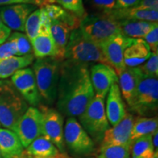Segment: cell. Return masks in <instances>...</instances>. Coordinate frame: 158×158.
Here are the masks:
<instances>
[{"mask_svg":"<svg viewBox=\"0 0 158 158\" xmlns=\"http://www.w3.org/2000/svg\"><path fill=\"white\" fill-rule=\"evenodd\" d=\"M94 96L88 64L62 62L56 98L59 111L69 117L79 116Z\"/></svg>","mask_w":158,"mask_h":158,"instance_id":"obj_1","label":"cell"},{"mask_svg":"<svg viewBox=\"0 0 158 158\" xmlns=\"http://www.w3.org/2000/svg\"><path fill=\"white\" fill-rule=\"evenodd\" d=\"M29 107L10 80L0 79V125L13 131Z\"/></svg>","mask_w":158,"mask_h":158,"instance_id":"obj_2","label":"cell"},{"mask_svg":"<svg viewBox=\"0 0 158 158\" xmlns=\"http://www.w3.org/2000/svg\"><path fill=\"white\" fill-rule=\"evenodd\" d=\"M61 63L54 57H45L37 59L33 64L40 95L48 105L54 104L56 100Z\"/></svg>","mask_w":158,"mask_h":158,"instance_id":"obj_3","label":"cell"},{"mask_svg":"<svg viewBox=\"0 0 158 158\" xmlns=\"http://www.w3.org/2000/svg\"><path fill=\"white\" fill-rule=\"evenodd\" d=\"M64 59L81 64L99 62L110 67L100 46L84 36L79 29L70 33Z\"/></svg>","mask_w":158,"mask_h":158,"instance_id":"obj_4","label":"cell"},{"mask_svg":"<svg viewBox=\"0 0 158 158\" xmlns=\"http://www.w3.org/2000/svg\"><path fill=\"white\" fill-rule=\"evenodd\" d=\"M79 29L84 36L98 46L121 33L119 21L102 13L86 15L81 20Z\"/></svg>","mask_w":158,"mask_h":158,"instance_id":"obj_5","label":"cell"},{"mask_svg":"<svg viewBox=\"0 0 158 158\" xmlns=\"http://www.w3.org/2000/svg\"><path fill=\"white\" fill-rule=\"evenodd\" d=\"M105 99L95 95L86 109L78 116L79 123L92 140L102 141L109 122L105 109Z\"/></svg>","mask_w":158,"mask_h":158,"instance_id":"obj_6","label":"cell"},{"mask_svg":"<svg viewBox=\"0 0 158 158\" xmlns=\"http://www.w3.org/2000/svg\"><path fill=\"white\" fill-rule=\"evenodd\" d=\"M66 147L76 155H91L95 149L94 142L75 117H69L64 126Z\"/></svg>","mask_w":158,"mask_h":158,"instance_id":"obj_7","label":"cell"},{"mask_svg":"<svg viewBox=\"0 0 158 158\" xmlns=\"http://www.w3.org/2000/svg\"><path fill=\"white\" fill-rule=\"evenodd\" d=\"M158 106V79L143 76L138 84L134 103L130 110L140 115L155 113Z\"/></svg>","mask_w":158,"mask_h":158,"instance_id":"obj_8","label":"cell"},{"mask_svg":"<svg viewBox=\"0 0 158 158\" xmlns=\"http://www.w3.org/2000/svg\"><path fill=\"white\" fill-rule=\"evenodd\" d=\"M43 118V135L54 144L62 152H66L64 141V120L62 114L55 108L39 105Z\"/></svg>","mask_w":158,"mask_h":158,"instance_id":"obj_9","label":"cell"},{"mask_svg":"<svg viewBox=\"0 0 158 158\" xmlns=\"http://www.w3.org/2000/svg\"><path fill=\"white\" fill-rule=\"evenodd\" d=\"M13 131L19 136L24 149L36 138L43 135L42 114L38 108L29 106L18 121Z\"/></svg>","mask_w":158,"mask_h":158,"instance_id":"obj_10","label":"cell"},{"mask_svg":"<svg viewBox=\"0 0 158 158\" xmlns=\"http://www.w3.org/2000/svg\"><path fill=\"white\" fill-rule=\"evenodd\" d=\"M134 40L120 33L100 45L110 66L118 76L127 68L124 63V52Z\"/></svg>","mask_w":158,"mask_h":158,"instance_id":"obj_11","label":"cell"},{"mask_svg":"<svg viewBox=\"0 0 158 158\" xmlns=\"http://www.w3.org/2000/svg\"><path fill=\"white\" fill-rule=\"evenodd\" d=\"M11 82L27 103L33 107L40 104L41 97L37 89L33 70L26 68L16 71L11 76Z\"/></svg>","mask_w":158,"mask_h":158,"instance_id":"obj_12","label":"cell"},{"mask_svg":"<svg viewBox=\"0 0 158 158\" xmlns=\"http://www.w3.org/2000/svg\"><path fill=\"white\" fill-rule=\"evenodd\" d=\"M36 9V5L31 4L2 6L0 7V18L11 30L23 32L27 18Z\"/></svg>","mask_w":158,"mask_h":158,"instance_id":"obj_13","label":"cell"},{"mask_svg":"<svg viewBox=\"0 0 158 158\" xmlns=\"http://www.w3.org/2000/svg\"><path fill=\"white\" fill-rule=\"evenodd\" d=\"M90 79L95 95L105 99L110 86L118 83L117 74L108 65L97 64L91 68Z\"/></svg>","mask_w":158,"mask_h":158,"instance_id":"obj_14","label":"cell"},{"mask_svg":"<svg viewBox=\"0 0 158 158\" xmlns=\"http://www.w3.org/2000/svg\"><path fill=\"white\" fill-rule=\"evenodd\" d=\"M134 117L127 113L124 117L113 127L108 128L105 132L102 144H111L130 147L131 143V131Z\"/></svg>","mask_w":158,"mask_h":158,"instance_id":"obj_15","label":"cell"},{"mask_svg":"<svg viewBox=\"0 0 158 158\" xmlns=\"http://www.w3.org/2000/svg\"><path fill=\"white\" fill-rule=\"evenodd\" d=\"M143 75L138 67L126 68L119 75V84L121 94L127 102L130 108L133 106L136 91Z\"/></svg>","mask_w":158,"mask_h":158,"instance_id":"obj_16","label":"cell"},{"mask_svg":"<svg viewBox=\"0 0 158 158\" xmlns=\"http://www.w3.org/2000/svg\"><path fill=\"white\" fill-rule=\"evenodd\" d=\"M105 109L108 122L112 126L118 123L127 114L118 83H114L110 86Z\"/></svg>","mask_w":158,"mask_h":158,"instance_id":"obj_17","label":"cell"},{"mask_svg":"<svg viewBox=\"0 0 158 158\" xmlns=\"http://www.w3.org/2000/svg\"><path fill=\"white\" fill-rule=\"evenodd\" d=\"M23 155L39 158H72L67 152H62L44 135L40 136L31 142L26 148Z\"/></svg>","mask_w":158,"mask_h":158,"instance_id":"obj_18","label":"cell"},{"mask_svg":"<svg viewBox=\"0 0 158 158\" xmlns=\"http://www.w3.org/2000/svg\"><path fill=\"white\" fill-rule=\"evenodd\" d=\"M0 153L2 158H23L24 148L14 131L0 128Z\"/></svg>","mask_w":158,"mask_h":158,"instance_id":"obj_19","label":"cell"},{"mask_svg":"<svg viewBox=\"0 0 158 158\" xmlns=\"http://www.w3.org/2000/svg\"><path fill=\"white\" fill-rule=\"evenodd\" d=\"M74 29L62 21L53 20L51 22L50 31L56 45V55L54 57L59 62L64 60L65 51L68 45L70 33Z\"/></svg>","mask_w":158,"mask_h":158,"instance_id":"obj_20","label":"cell"},{"mask_svg":"<svg viewBox=\"0 0 158 158\" xmlns=\"http://www.w3.org/2000/svg\"><path fill=\"white\" fill-rule=\"evenodd\" d=\"M152 51L143 39H135L124 52V63L127 68H135L143 64L151 56Z\"/></svg>","mask_w":158,"mask_h":158,"instance_id":"obj_21","label":"cell"},{"mask_svg":"<svg viewBox=\"0 0 158 158\" xmlns=\"http://www.w3.org/2000/svg\"><path fill=\"white\" fill-rule=\"evenodd\" d=\"M34 56L37 59L54 57L56 45L51 36L50 29L40 27L39 34L31 42Z\"/></svg>","mask_w":158,"mask_h":158,"instance_id":"obj_22","label":"cell"},{"mask_svg":"<svg viewBox=\"0 0 158 158\" xmlns=\"http://www.w3.org/2000/svg\"><path fill=\"white\" fill-rule=\"evenodd\" d=\"M120 30L122 35L133 39H143L157 22H149L138 20H122L119 21Z\"/></svg>","mask_w":158,"mask_h":158,"instance_id":"obj_23","label":"cell"},{"mask_svg":"<svg viewBox=\"0 0 158 158\" xmlns=\"http://www.w3.org/2000/svg\"><path fill=\"white\" fill-rule=\"evenodd\" d=\"M107 15L117 21L138 20L149 22H157L158 21V10H143L136 7L129 9H116Z\"/></svg>","mask_w":158,"mask_h":158,"instance_id":"obj_24","label":"cell"},{"mask_svg":"<svg viewBox=\"0 0 158 158\" xmlns=\"http://www.w3.org/2000/svg\"><path fill=\"white\" fill-rule=\"evenodd\" d=\"M32 54L25 56H13L0 61V79H7L15 72L26 68L34 62Z\"/></svg>","mask_w":158,"mask_h":158,"instance_id":"obj_25","label":"cell"},{"mask_svg":"<svg viewBox=\"0 0 158 158\" xmlns=\"http://www.w3.org/2000/svg\"><path fill=\"white\" fill-rule=\"evenodd\" d=\"M157 117H137L134 118L131 131V141L143 136L152 135L157 130Z\"/></svg>","mask_w":158,"mask_h":158,"instance_id":"obj_26","label":"cell"},{"mask_svg":"<svg viewBox=\"0 0 158 158\" xmlns=\"http://www.w3.org/2000/svg\"><path fill=\"white\" fill-rule=\"evenodd\" d=\"M152 135L143 136L131 141L130 152L132 158H151L152 157L155 150L152 141Z\"/></svg>","mask_w":158,"mask_h":158,"instance_id":"obj_27","label":"cell"},{"mask_svg":"<svg viewBox=\"0 0 158 158\" xmlns=\"http://www.w3.org/2000/svg\"><path fill=\"white\" fill-rule=\"evenodd\" d=\"M98 158H130V147L111 144H102L98 152Z\"/></svg>","mask_w":158,"mask_h":158,"instance_id":"obj_28","label":"cell"},{"mask_svg":"<svg viewBox=\"0 0 158 158\" xmlns=\"http://www.w3.org/2000/svg\"><path fill=\"white\" fill-rule=\"evenodd\" d=\"M8 39L13 40L16 45L17 56H25L33 53L31 43L27 35L20 31L11 33Z\"/></svg>","mask_w":158,"mask_h":158,"instance_id":"obj_29","label":"cell"},{"mask_svg":"<svg viewBox=\"0 0 158 158\" xmlns=\"http://www.w3.org/2000/svg\"><path fill=\"white\" fill-rule=\"evenodd\" d=\"M40 21V9H36L27 18L24 26V31L30 42L39 34Z\"/></svg>","mask_w":158,"mask_h":158,"instance_id":"obj_30","label":"cell"},{"mask_svg":"<svg viewBox=\"0 0 158 158\" xmlns=\"http://www.w3.org/2000/svg\"><path fill=\"white\" fill-rule=\"evenodd\" d=\"M55 2L62 5L63 8L67 11L70 12L81 20L87 15L84 8L83 0H55Z\"/></svg>","mask_w":158,"mask_h":158,"instance_id":"obj_31","label":"cell"},{"mask_svg":"<svg viewBox=\"0 0 158 158\" xmlns=\"http://www.w3.org/2000/svg\"><path fill=\"white\" fill-rule=\"evenodd\" d=\"M144 76H158V52H152L151 56L147 60V62L138 67Z\"/></svg>","mask_w":158,"mask_h":158,"instance_id":"obj_32","label":"cell"},{"mask_svg":"<svg viewBox=\"0 0 158 158\" xmlns=\"http://www.w3.org/2000/svg\"><path fill=\"white\" fill-rule=\"evenodd\" d=\"M86 2L98 13L108 14L116 10V0H86Z\"/></svg>","mask_w":158,"mask_h":158,"instance_id":"obj_33","label":"cell"},{"mask_svg":"<svg viewBox=\"0 0 158 158\" xmlns=\"http://www.w3.org/2000/svg\"><path fill=\"white\" fill-rule=\"evenodd\" d=\"M13 56H17L16 45L13 40L7 39L5 43L0 45V61Z\"/></svg>","mask_w":158,"mask_h":158,"instance_id":"obj_34","label":"cell"},{"mask_svg":"<svg viewBox=\"0 0 158 158\" xmlns=\"http://www.w3.org/2000/svg\"><path fill=\"white\" fill-rule=\"evenodd\" d=\"M143 40L149 45L151 51L158 52V25L155 26Z\"/></svg>","mask_w":158,"mask_h":158,"instance_id":"obj_35","label":"cell"},{"mask_svg":"<svg viewBox=\"0 0 158 158\" xmlns=\"http://www.w3.org/2000/svg\"><path fill=\"white\" fill-rule=\"evenodd\" d=\"M141 0H116V9H129L137 7Z\"/></svg>","mask_w":158,"mask_h":158,"instance_id":"obj_36","label":"cell"},{"mask_svg":"<svg viewBox=\"0 0 158 158\" xmlns=\"http://www.w3.org/2000/svg\"><path fill=\"white\" fill-rule=\"evenodd\" d=\"M136 7L149 10H158V0H141Z\"/></svg>","mask_w":158,"mask_h":158,"instance_id":"obj_37","label":"cell"},{"mask_svg":"<svg viewBox=\"0 0 158 158\" xmlns=\"http://www.w3.org/2000/svg\"><path fill=\"white\" fill-rule=\"evenodd\" d=\"M16 4H31L40 5V0H0V6H8Z\"/></svg>","mask_w":158,"mask_h":158,"instance_id":"obj_38","label":"cell"},{"mask_svg":"<svg viewBox=\"0 0 158 158\" xmlns=\"http://www.w3.org/2000/svg\"><path fill=\"white\" fill-rule=\"evenodd\" d=\"M12 30L6 26L0 18V45H2L8 39L11 35Z\"/></svg>","mask_w":158,"mask_h":158,"instance_id":"obj_39","label":"cell"},{"mask_svg":"<svg viewBox=\"0 0 158 158\" xmlns=\"http://www.w3.org/2000/svg\"><path fill=\"white\" fill-rule=\"evenodd\" d=\"M152 144L156 148V150H157L158 147V130H156V131L152 135Z\"/></svg>","mask_w":158,"mask_h":158,"instance_id":"obj_40","label":"cell"},{"mask_svg":"<svg viewBox=\"0 0 158 158\" xmlns=\"http://www.w3.org/2000/svg\"><path fill=\"white\" fill-rule=\"evenodd\" d=\"M151 158H158V152H157V151H155V154H154L153 156Z\"/></svg>","mask_w":158,"mask_h":158,"instance_id":"obj_41","label":"cell"},{"mask_svg":"<svg viewBox=\"0 0 158 158\" xmlns=\"http://www.w3.org/2000/svg\"><path fill=\"white\" fill-rule=\"evenodd\" d=\"M23 158H39V157H31V156H24V155H23Z\"/></svg>","mask_w":158,"mask_h":158,"instance_id":"obj_42","label":"cell"},{"mask_svg":"<svg viewBox=\"0 0 158 158\" xmlns=\"http://www.w3.org/2000/svg\"><path fill=\"white\" fill-rule=\"evenodd\" d=\"M0 158H2V155H1V153H0Z\"/></svg>","mask_w":158,"mask_h":158,"instance_id":"obj_43","label":"cell"}]
</instances>
